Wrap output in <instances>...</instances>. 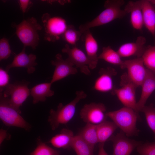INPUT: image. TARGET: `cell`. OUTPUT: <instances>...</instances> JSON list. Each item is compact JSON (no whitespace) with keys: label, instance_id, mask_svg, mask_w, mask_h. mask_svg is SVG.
I'll return each instance as SVG.
<instances>
[{"label":"cell","instance_id":"cell-12","mask_svg":"<svg viewBox=\"0 0 155 155\" xmlns=\"http://www.w3.org/2000/svg\"><path fill=\"white\" fill-rule=\"evenodd\" d=\"M109 140L113 143L112 155H130L135 148L142 144L128 138L121 131L116 135H112Z\"/></svg>","mask_w":155,"mask_h":155},{"label":"cell","instance_id":"cell-14","mask_svg":"<svg viewBox=\"0 0 155 155\" xmlns=\"http://www.w3.org/2000/svg\"><path fill=\"white\" fill-rule=\"evenodd\" d=\"M116 73L115 69L111 67L100 69L99 72V76L93 86V89L102 92L112 93L115 88L113 77Z\"/></svg>","mask_w":155,"mask_h":155},{"label":"cell","instance_id":"cell-21","mask_svg":"<svg viewBox=\"0 0 155 155\" xmlns=\"http://www.w3.org/2000/svg\"><path fill=\"white\" fill-rule=\"evenodd\" d=\"M74 136L72 131L63 128L59 133L53 137L47 143H50L56 148L70 149Z\"/></svg>","mask_w":155,"mask_h":155},{"label":"cell","instance_id":"cell-32","mask_svg":"<svg viewBox=\"0 0 155 155\" xmlns=\"http://www.w3.org/2000/svg\"><path fill=\"white\" fill-rule=\"evenodd\" d=\"M11 53L8 40L4 38H1L0 40V61L8 58Z\"/></svg>","mask_w":155,"mask_h":155},{"label":"cell","instance_id":"cell-28","mask_svg":"<svg viewBox=\"0 0 155 155\" xmlns=\"http://www.w3.org/2000/svg\"><path fill=\"white\" fill-rule=\"evenodd\" d=\"M59 150L53 148L42 141L38 138L36 148L30 155H60Z\"/></svg>","mask_w":155,"mask_h":155},{"label":"cell","instance_id":"cell-26","mask_svg":"<svg viewBox=\"0 0 155 155\" xmlns=\"http://www.w3.org/2000/svg\"><path fill=\"white\" fill-rule=\"evenodd\" d=\"M94 148L78 135L74 136L71 146L77 155H94Z\"/></svg>","mask_w":155,"mask_h":155},{"label":"cell","instance_id":"cell-20","mask_svg":"<svg viewBox=\"0 0 155 155\" xmlns=\"http://www.w3.org/2000/svg\"><path fill=\"white\" fill-rule=\"evenodd\" d=\"M144 25L154 37L155 36V9L148 0H141Z\"/></svg>","mask_w":155,"mask_h":155},{"label":"cell","instance_id":"cell-5","mask_svg":"<svg viewBox=\"0 0 155 155\" xmlns=\"http://www.w3.org/2000/svg\"><path fill=\"white\" fill-rule=\"evenodd\" d=\"M29 82L25 81L9 84L2 92L3 96L6 98L10 105L20 113V107L30 94L28 86Z\"/></svg>","mask_w":155,"mask_h":155},{"label":"cell","instance_id":"cell-34","mask_svg":"<svg viewBox=\"0 0 155 155\" xmlns=\"http://www.w3.org/2000/svg\"><path fill=\"white\" fill-rule=\"evenodd\" d=\"M19 3L22 12L25 13L28 9L32 3L28 0H20L19 1Z\"/></svg>","mask_w":155,"mask_h":155},{"label":"cell","instance_id":"cell-7","mask_svg":"<svg viewBox=\"0 0 155 155\" xmlns=\"http://www.w3.org/2000/svg\"><path fill=\"white\" fill-rule=\"evenodd\" d=\"M120 84V87L115 88L112 93L117 96L124 106L131 108L138 113L136 99L137 87L129 79L126 73L121 76Z\"/></svg>","mask_w":155,"mask_h":155},{"label":"cell","instance_id":"cell-3","mask_svg":"<svg viewBox=\"0 0 155 155\" xmlns=\"http://www.w3.org/2000/svg\"><path fill=\"white\" fill-rule=\"evenodd\" d=\"M106 115L126 136L135 135L138 133L136 127L138 113L133 109L124 106L118 110L107 112Z\"/></svg>","mask_w":155,"mask_h":155},{"label":"cell","instance_id":"cell-35","mask_svg":"<svg viewBox=\"0 0 155 155\" xmlns=\"http://www.w3.org/2000/svg\"><path fill=\"white\" fill-rule=\"evenodd\" d=\"M0 144L1 145L4 139L9 137L6 131L2 129H1L0 130Z\"/></svg>","mask_w":155,"mask_h":155},{"label":"cell","instance_id":"cell-4","mask_svg":"<svg viewBox=\"0 0 155 155\" xmlns=\"http://www.w3.org/2000/svg\"><path fill=\"white\" fill-rule=\"evenodd\" d=\"M14 26L16 28V33L23 44L24 47L30 46L35 49L39 40L38 31L42 28L36 20L33 17L28 18L18 24H15Z\"/></svg>","mask_w":155,"mask_h":155},{"label":"cell","instance_id":"cell-36","mask_svg":"<svg viewBox=\"0 0 155 155\" xmlns=\"http://www.w3.org/2000/svg\"><path fill=\"white\" fill-rule=\"evenodd\" d=\"M104 144L103 143H99L98 155H108L104 149Z\"/></svg>","mask_w":155,"mask_h":155},{"label":"cell","instance_id":"cell-30","mask_svg":"<svg viewBox=\"0 0 155 155\" xmlns=\"http://www.w3.org/2000/svg\"><path fill=\"white\" fill-rule=\"evenodd\" d=\"M140 111L144 113L148 124L155 135V107L152 104L145 106Z\"/></svg>","mask_w":155,"mask_h":155},{"label":"cell","instance_id":"cell-19","mask_svg":"<svg viewBox=\"0 0 155 155\" xmlns=\"http://www.w3.org/2000/svg\"><path fill=\"white\" fill-rule=\"evenodd\" d=\"M141 86V94L137 104L138 112L140 111L145 106L148 99L155 90V75L148 69L146 76Z\"/></svg>","mask_w":155,"mask_h":155},{"label":"cell","instance_id":"cell-15","mask_svg":"<svg viewBox=\"0 0 155 155\" xmlns=\"http://www.w3.org/2000/svg\"><path fill=\"white\" fill-rule=\"evenodd\" d=\"M146 42L144 37L139 36L135 42L126 43L121 45L117 51L121 57H141L146 47L145 46Z\"/></svg>","mask_w":155,"mask_h":155},{"label":"cell","instance_id":"cell-10","mask_svg":"<svg viewBox=\"0 0 155 155\" xmlns=\"http://www.w3.org/2000/svg\"><path fill=\"white\" fill-rule=\"evenodd\" d=\"M44 18L46 39L54 42L62 36L68 26L65 20L59 17H51L48 14Z\"/></svg>","mask_w":155,"mask_h":155},{"label":"cell","instance_id":"cell-33","mask_svg":"<svg viewBox=\"0 0 155 155\" xmlns=\"http://www.w3.org/2000/svg\"><path fill=\"white\" fill-rule=\"evenodd\" d=\"M8 72L1 67L0 68V92L3 91L9 84V77Z\"/></svg>","mask_w":155,"mask_h":155},{"label":"cell","instance_id":"cell-2","mask_svg":"<svg viewBox=\"0 0 155 155\" xmlns=\"http://www.w3.org/2000/svg\"><path fill=\"white\" fill-rule=\"evenodd\" d=\"M75 94V98L68 103L64 105L60 103L56 110H50L48 121L53 130H55L60 125L68 123L75 115L77 104L87 96L86 93L82 90L77 91Z\"/></svg>","mask_w":155,"mask_h":155},{"label":"cell","instance_id":"cell-13","mask_svg":"<svg viewBox=\"0 0 155 155\" xmlns=\"http://www.w3.org/2000/svg\"><path fill=\"white\" fill-rule=\"evenodd\" d=\"M52 65L55 67L51 83H54L70 75L78 73L77 68L66 59H64L60 53L57 54L55 59L51 62Z\"/></svg>","mask_w":155,"mask_h":155},{"label":"cell","instance_id":"cell-31","mask_svg":"<svg viewBox=\"0 0 155 155\" xmlns=\"http://www.w3.org/2000/svg\"><path fill=\"white\" fill-rule=\"evenodd\" d=\"M136 149L140 155H155V142L142 144Z\"/></svg>","mask_w":155,"mask_h":155},{"label":"cell","instance_id":"cell-11","mask_svg":"<svg viewBox=\"0 0 155 155\" xmlns=\"http://www.w3.org/2000/svg\"><path fill=\"white\" fill-rule=\"evenodd\" d=\"M62 51L68 55L66 59L76 68H79L82 73L87 75H91V63L86 54L82 50L76 46L70 47L68 44H66Z\"/></svg>","mask_w":155,"mask_h":155},{"label":"cell","instance_id":"cell-24","mask_svg":"<svg viewBox=\"0 0 155 155\" xmlns=\"http://www.w3.org/2000/svg\"><path fill=\"white\" fill-rule=\"evenodd\" d=\"M78 135L86 142L93 147L99 143L97 131V125L86 123Z\"/></svg>","mask_w":155,"mask_h":155},{"label":"cell","instance_id":"cell-37","mask_svg":"<svg viewBox=\"0 0 155 155\" xmlns=\"http://www.w3.org/2000/svg\"><path fill=\"white\" fill-rule=\"evenodd\" d=\"M149 1L152 4L155 5V0H150Z\"/></svg>","mask_w":155,"mask_h":155},{"label":"cell","instance_id":"cell-23","mask_svg":"<svg viewBox=\"0 0 155 155\" xmlns=\"http://www.w3.org/2000/svg\"><path fill=\"white\" fill-rule=\"evenodd\" d=\"M118 128L113 121H104L97 125V131L99 143H104L109 140Z\"/></svg>","mask_w":155,"mask_h":155},{"label":"cell","instance_id":"cell-1","mask_svg":"<svg viewBox=\"0 0 155 155\" xmlns=\"http://www.w3.org/2000/svg\"><path fill=\"white\" fill-rule=\"evenodd\" d=\"M125 3L123 0H107L105 1V9L91 21L81 24L79 27L82 34L91 28L108 24L114 20L121 19L127 13L121 7Z\"/></svg>","mask_w":155,"mask_h":155},{"label":"cell","instance_id":"cell-6","mask_svg":"<svg viewBox=\"0 0 155 155\" xmlns=\"http://www.w3.org/2000/svg\"><path fill=\"white\" fill-rule=\"evenodd\" d=\"M16 109L9 104L7 99L0 94V119L6 126L15 127L29 131L31 128L29 124Z\"/></svg>","mask_w":155,"mask_h":155},{"label":"cell","instance_id":"cell-16","mask_svg":"<svg viewBox=\"0 0 155 155\" xmlns=\"http://www.w3.org/2000/svg\"><path fill=\"white\" fill-rule=\"evenodd\" d=\"M25 51V47H24L21 52L16 55L12 62L7 66L6 70L8 72L11 68L16 67L26 68L29 74L32 73L35 71V66L37 64L35 61L36 56L32 54L28 55Z\"/></svg>","mask_w":155,"mask_h":155},{"label":"cell","instance_id":"cell-29","mask_svg":"<svg viewBox=\"0 0 155 155\" xmlns=\"http://www.w3.org/2000/svg\"><path fill=\"white\" fill-rule=\"evenodd\" d=\"M82 34L80 31L77 30L72 25H68L62 37L64 40L72 46H76V43Z\"/></svg>","mask_w":155,"mask_h":155},{"label":"cell","instance_id":"cell-25","mask_svg":"<svg viewBox=\"0 0 155 155\" xmlns=\"http://www.w3.org/2000/svg\"><path fill=\"white\" fill-rule=\"evenodd\" d=\"M121 58L117 52L109 46L103 47L102 52L98 56V59H102L111 64L119 66L121 68L124 61Z\"/></svg>","mask_w":155,"mask_h":155},{"label":"cell","instance_id":"cell-18","mask_svg":"<svg viewBox=\"0 0 155 155\" xmlns=\"http://www.w3.org/2000/svg\"><path fill=\"white\" fill-rule=\"evenodd\" d=\"M124 10L130 14V22L135 29L142 30L144 25L141 0L130 1L125 6Z\"/></svg>","mask_w":155,"mask_h":155},{"label":"cell","instance_id":"cell-22","mask_svg":"<svg viewBox=\"0 0 155 155\" xmlns=\"http://www.w3.org/2000/svg\"><path fill=\"white\" fill-rule=\"evenodd\" d=\"M52 84L51 82L42 83L36 85L30 89L33 104H36L39 102H44L46 97L52 96L54 94V91L51 89Z\"/></svg>","mask_w":155,"mask_h":155},{"label":"cell","instance_id":"cell-9","mask_svg":"<svg viewBox=\"0 0 155 155\" xmlns=\"http://www.w3.org/2000/svg\"><path fill=\"white\" fill-rule=\"evenodd\" d=\"M121 69H127L128 77L137 87L141 86L147 73L142 57L124 61Z\"/></svg>","mask_w":155,"mask_h":155},{"label":"cell","instance_id":"cell-8","mask_svg":"<svg viewBox=\"0 0 155 155\" xmlns=\"http://www.w3.org/2000/svg\"><path fill=\"white\" fill-rule=\"evenodd\" d=\"M105 105L101 103L86 104L81 109V118L86 123L98 125L106 120L107 117Z\"/></svg>","mask_w":155,"mask_h":155},{"label":"cell","instance_id":"cell-27","mask_svg":"<svg viewBox=\"0 0 155 155\" xmlns=\"http://www.w3.org/2000/svg\"><path fill=\"white\" fill-rule=\"evenodd\" d=\"M141 57L146 68L155 75V46L146 47Z\"/></svg>","mask_w":155,"mask_h":155},{"label":"cell","instance_id":"cell-17","mask_svg":"<svg viewBox=\"0 0 155 155\" xmlns=\"http://www.w3.org/2000/svg\"><path fill=\"white\" fill-rule=\"evenodd\" d=\"M82 36L86 55L91 64L90 69H94L96 67L98 60L97 54L98 49V43L90 29L83 33Z\"/></svg>","mask_w":155,"mask_h":155}]
</instances>
